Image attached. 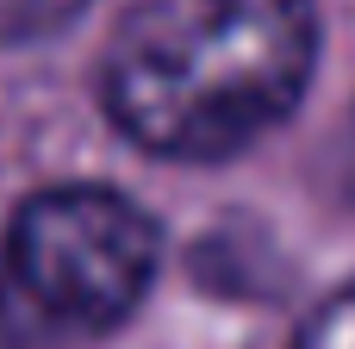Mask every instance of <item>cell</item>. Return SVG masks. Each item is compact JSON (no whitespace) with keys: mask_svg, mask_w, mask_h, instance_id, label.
Returning a JSON list of instances; mask_svg holds the SVG:
<instances>
[{"mask_svg":"<svg viewBox=\"0 0 355 349\" xmlns=\"http://www.w3.org/2000/svg\"><path fill=\"white\" fill-rule=\"evenodd\" d=\"M312 69V0H137L100 56V106L144 156L225 162L293 119Z\"/></svg>","mask_w":355,"mask_h":349,"instance_id":"6da1fadb","label":"cell"},{"mask_svg":"<svg viewBox=\"0 0 355 349\" xmlns=\"http://www.w3.org/2000/svg\"><path fill=\"white\" fill-rule=\"evenodd\" d=\"M162 262L156 219L100 181L44 187L0 237V349H75L119 331Z\"/></svg>","mask_w":355,"mask_h":349,"instance_id":"7a4b0ae2","label":"cell"},{"mask_svg":"<svg viewBox=\"0 0 355 349\" xmlns=\"http://www.w3.org/2000/svg\"><path fill=\"white\" fill-rule=\"evenodd\" d=\"M81 12H87V0H0V50L44 44L62 25H75Z\"/></svg>","mask_w":355,"mask_h":349,"instance_id":"3957f363","label":"cell"},{"mask_svg":"<svg viewBox=\"0 0 355 349\" xmlns=\"http://www.w3.org/2000/svg\"><path fill=\"white\" fill-rule=\"evenodd\" d=\"M293 349H355V281H349V287H337V293L300 325Z\"/></svg>","mask_w":355,"mask_h":349,"instance_id":"277c9868","label":"cell"},{"mask_svg":"<svg viewBox=\"0 0 355 349\" xmlns=\"http://www.w3.org/2000/svg\"><path fill=\"white\" fill-rule=\"evenodd\" d=\"M349 150H355V144H349Z\"/></svg>","mask_w":355,"mask_h":349,"instance_id":"5b68a950","label":"cell"}]
</instances>
